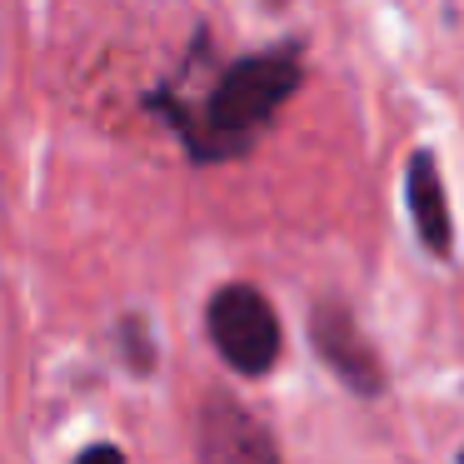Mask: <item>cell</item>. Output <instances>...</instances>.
Masks as SVG:
<instances>
[{"instance_id": "6", "label": "cell", "mask_w": 464, "mask_h": 464, "mask_svg": "<svg viewBox=\"0 0 464 464\" xmlns=\"http://www.w3.org/2000/svg\"><path fill=\"white\" fill-rule=\"evenodd\" d=\"M75 464H130V459H125L115 444H91V450H81V459H75Z\"/></svg>"}, {"instance_id": "4", "label": "cell", "mask_w": 464, "mask_h": 464, "mask_svg": "<svg viewBox=\"0 0 464 464\" xmlns=\"http://www.w3.org/2000/svg\"><path fill=\"white\" fill-rule=\"evenodd\" d=\"M310 340H314V354L350 384L354 394H380L384 390V364L374 354V344L360 334L354 314L344 310L340 300H320L310 314Z\"/></svg>"}, {"instance_id": "7", "label": "cell", "mask_w": 464, "mask_h": 464, "mask_svg": "<svg viewBox=\"0 0 464 464\" xmlns=\"http://www.w3.org/2000/svg\"><path fill=\"white\" fill-rule=\"evenodd\" d=\"M459 464H464V454H459Z\"/></svg>"}, {"instance_id": "3", "label": "cell", "mask_w": 464, "mask_h": 464, "mask_svg": "<svg viewBox=\"0 0 464 464\" xmlns=\"http://www.w3.org/2000/svg\"><path fill=\"white\" fill-rule=\"evenodd\" d=\"M195 454L200 464H280L275 434L245 410L235 394H210L195 430Z\"/></svg>"}, {"instance_id": "2", "label": "cell", "mask_w": 464, "mask_h": 464, "mask_svg": "<svg viewBox=\"0 0 464 464\" xmlns=\"http://www.w3.org/2000/svg\"><path fill=\"white\" fill-rule=\"evenodd\" d=\"M205 330L210 344L225 354V364H235L240 374H270L280 360V314L255 285H220L205 304Z\"/></svg>"}, {"instance_id": "5", "label": "cell", "mask_w": 464, "mask_h": 464, "mask_svg": "<svg viewBox=\"0 0 464 464\" xmlns=\"http://www.w3.org/2000/svg\"><path fill=\"white\" fill-rule=\"evenodd\" d=\"M404 200H410L420 245L444 260V255L454 250V220H450V205H444V180H440L434 150H414L410 155V165H404Z\"/></svg>"}, {"instance_id": "1", "label": "cell", "mask_w": 464, "mask_h": 464, "mask_svg": "<svg viewBox=\"0 0 464 464\" xmlns=\"http://www.w3.org/2000/svg\"><path fill=\"white\" fill-rule=\"evenodd\" d=\"M304 65H300V45H275V51L245 55L230 71L215 81V91L205 95V111H175L170 121L185 135L195 160H230L245 155L260 125H270V115L300 91Z\"/></svg>"}]
</instances>
